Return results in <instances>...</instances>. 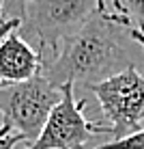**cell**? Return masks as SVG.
<instances>
[{
	"instance_id": "52a82bcc",
	"label": "cell",
	"mask_w": 144,
	"mask_h": 149,
	"mask_svg": "<svg viewBox=\"0 0 144 149\" xmlns=\"http://www.w3.org/2000/svg\"><path fill=\"white\" fill-rule=\"evenodd\" d=\"M114 13L123 15L129 26L144 33V0H114Z\"/></svg>"
},
{
	"instance_id": "8992f818",
	"label": "cell",
	"mask_w": 144,
	"mask_h": 149,
	"mask_svg": "<svg viewBox=\"0 0 144 149\" xmlns=\"http://www.w3.org/2000/svg\"><path fill=\"white\" fill-rule=\"evenodd\" d=\"M22 19H7L0 35V82L15 84L43 74V56L19 35Z\"/></svg>"
},
{
	"instance_id": "9c48e42d",
	"label": "cell",
	"mask_w": 144,
	"mask_h": 149,
	"mask_svg": "<svg viewBox=\"0 0 144 149\" xmlns=\"http://www.w3.org/2000/svg\"><path fill=\"white\" fill-rule=\"evenodd\" d=\"M28 2L30 0H4V22L7 19H24Z\"/></svg>"
},
{
	"instance_id": "6da1fadb",
	"label": "cell",
	"mask_w": 144,
	"mask_h": 149,
	"mask_svg": "<svg viewBox=\"0 0 144 149\" xmlns=\"http://www.w3.org/2000/svg\"><path fill=\"white\" fill-rule=\"evenodd\" d=\"M127 22L101 4L73 37L60 45L58 54L43 65V76L56 86H95L133 67L127 48Z\"/></svg>"
},
{
	"instance_id": "3957f363",
	"label": "cell",
	"mask_w": 144,
	"mask_h": 149,
	"mask_svg": "<svg viewBox=\"0 0 144 149\" xmlns=\"http://www.w3.org/2000/svg\"><path fill=\"white\" fill-rule=\"evenodd\" d=\"M63 97V89L52 84L43 74L26 82L2 84L0 89V132L17 134L22 141L34 143L43 132L50 112Z\"/></svg>"
},
{
	"instance_id": "30bf717a",
	"label": "cell",
	"mask_w": 144,
	"mask_h": 149,
	"mask_svg": "<svg viewBox=\"0 0 144 149\" xmlns=\"http://www.w3.org/2000/svg\"><path fill=\"white\" fill-rule=\"evenodd\" d=\"M19 141L22 138L17 134H4V132H0V149H13Z\"/></svg>"
},
{
	"instance_id": "8fae6325",
	"label": "cell",
	"mask_w": 144,
	"mask_h": 149,
	"mask_svg": "<svg viewBox=\"0 0 144 149\" xmlns=\"http://www.w3.org/2000/svg\"><path fill=\"white\" fill-rule=\"evenodd\" d=\"M127 35H129L131 41H136V43L140 45L142 52H144V33H142V30H138V28H133V26H127Z\"/></svg>"
},
{
	"instance_id": "7a4b0ae2",
	"label": "cell",
	"mask_w": 144,
	"mask_h": 149,
	"mask_svg": "<svg viewBox=\"0 0 144 149\" xmlns=\"http://www.w3.org/2000/svg\"><path fill=\"white\" fill-rule=\"evenodd\" d=\"M103 0H30L19 26L24 39H37L43 65L58 54L60 45L92 17Z\"/></svg>"
},
{
	"instance_id": "5b68a950",
	"label": "cell",
	"mask_w": 144,
	"mask_h": 149,
	"mask_svg": "<svg viewBox=\"0 0 144 149\" xmlns=\"http://www.w3.org/2000/svg\"><path fill=\"white\" fill-rule=\"evenodd\" d=\"M63 97L50 112L39 138L26 149H84L92 134H103L101 123L84 117V100H75L73 84H65Z\"/></svg>"
},
{
	"instance_id": "ba28073f",
	"label": "cell",
	"mask_w": 144,
	"mask_h": 149,
	"mask_svg": "<svg viewBox=\"0 0 144 149\" xmlns=\"http://www.w3.org/2000/svg\"><path fill=\"white\" fill-rule=\"evenodd\" d=\"M95 149H144V127L138 132L129 134L127 138H121V141H110L105 145H99Z\"/></svg>"
},
{
	"instance_id": "277c9868",
	"label": "cell",
	"mask_w": 144,
	"mask_h": 149,
	"mask_svg": "<svg viewBox=\"0 0 144 149\" xmlns=\"http://www.w3.org/2000/svg\"><path fill=\"white\" fill-rule=\"evenodd\" d=\"M90 91L97 95L101 112L110 121L103 125V134H110L112 141H121L142 130L144 76L138 74L136 67H127L121 74L90 86Z\"/></svg>"
},
{
	"instance_id": "4fadbf2b",
	"label": "cell",
	"mask_w": 144,
	"mask_h": 149,
	"mask_svg": "<svg viewBox=\"0 0 144 149\" xmlns=\"http://www.w3.org/2000/svg\"><path fill=\"white\" fill-rule=\"evenodd\" d=\"M4 26H7V22H4ZM4 26H2V28H0V35H2V33H4ZM0 89H2V82H0Z\"/></svg>"
},
{
	"instance_id": "7c38bea8",
	"label": "cell",
	"mask_w": 144,
	"mask_h": 149,
	"mask_svg": "<svg viewBox=\"0 0 144 149\" xmlns=\"http://www.w3.org/2000/svg\"><path fill=\"white\" fill-rule=\"evenodd\" d=\"M4 26V0H0V28Z\"/></svg>"
}]
</instances>
